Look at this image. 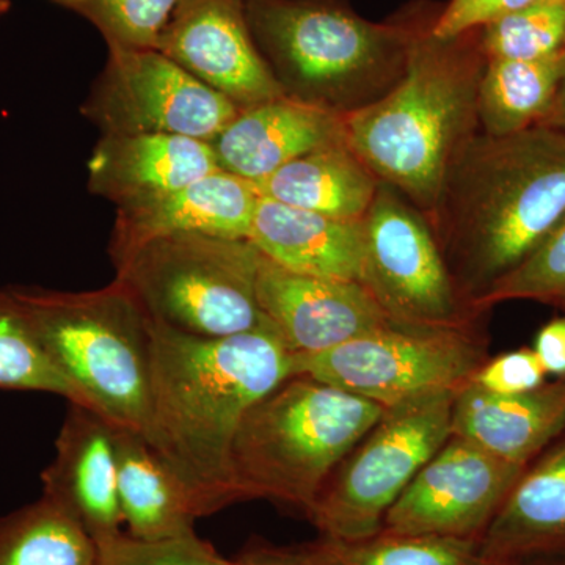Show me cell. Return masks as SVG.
<instances>
[{
    "instance_id": "obj_30",
    "label": "cell",
    "mask_w": 565,
    "mask_h": 565,
    "mask_svg": "<svg viewBox=\"0 0 565 565\" xmlns=\"http://www.w3.org/2000/svg\"><path fill=\"white\" fill-rule=\"evenodd\" d=\"M180 0H99L82 11L109 46L156 50Z\"/></svg>"
},
{
    "instance_id": "obj_29",
    "label": "cell",
    "mask_w": 565,
    "mask_h": 565,
    "mask_svg": "<svg viewBox=\"0 0 565 565\" xmlns=\"http://www.w3.org/2000/svg\"><path fill=\"white\" fill-rule=\"evenodd\" d=\"M509 300H534L565 310V215L541 247L494 282L476 302L479 313Z\"/></svg>"
},
{
    "instance_id": "obj_11",
    "label": "cell",
    "mask_w": 565,
    "mask_h": 565,
    "mask_svg": "<svg viewBox=\"0 0 565 565\" xmlns=\"http://www.w3.org/2000/svg\"><path fill=\"white\" fill-rule=\"evenodd\" d=\"M82 111L103 136L172 134L211 143L239 107L158 50L109 46Z\"/></svg>"
},
{
    "instance_id": "obj_7",
    "label": "cell",
    "mask_w": 565,
    "mask_h": 565,
    "mask_svg": "<svg viewBox=\"0 0 565 565\" xmlns=\"http://www.w3.org/2000/svg\"><path fill=\"white\" fill-rule=\"evenodd\" d=\"M263 253L250 239L173 234L148 241L115 264L151 321L204 338L266 326L256 299Z\"/></svg>"
},
{
    "instance_id": "obj_15",
    "label": "cell",
    "mask_w": 565,
    "mask_h": 565,
    "mask_svg": "<svg viewBox=\"0 0 565 565\" xmlns=\"http://www.w3.org/2000/svg\"><path fill=\"white\" fill-rule=\"evenodd\" d=\"M118 424L87 405L70 403L55 456L41 473L43 497L61 505L95 544L121 534L117 487Z\"/></svg>"
},
{
    "instance_id": "obj_37",
    "label": "cell",
    "mask_w": 565,
    "mask_h": 565,
    "mask_svg": "<svg viewBox=\"0 0 565 565\" xmlns=\"http://www.w3.org/2000/svg\"><path fill=\"white\" fill-rule=\"evenodd\" d=\"M515 565H565V553L531 557V559L519 561Z\"/></svg>"
},
{
    "instance_id": "obj_39",
    "label": "cell",
    "mask_w": 565,
    "mask_h": 565,
    "mask_svg": "<svg viewBox=\"0 0 565 565\" xmlns=\"http://www.w3.org/2000/svg\"><path fill=\"white\" fill-rule=\"evenodd\" d=\"M10 9V0H0V20H2V18L6 17L7 13H9Z\"/></svg>"
},
{
    "instance_id": "obj_34",
    "label": "cell",
    "mask_w": 565,
    "mask_h": 565,
    "mask_svg": "<svg viewBox=\"0 0 565 565\" xmlns=\"http://www.w3.org/2000/svg\"><path fill=\"white\" fill-rule=\"evenodd\" d=\"M533 351L546 375L565 379V316L546 322L535 334Z\"/></svg>"
},
{
    "instance_id": "obj_28",
    "label": "cell",
    "mask_w": 565,
    "mask_h": 565,
    "mask_svg": "<svg viewBox=\"0 0 565 565\" xmlns=\"http://www.w3.org/2000/svg\"><path fill=\"white\" fill-rule=\"evenodd\" d=\"M487 61H541L565 50V0L535 3L479 28Z\"/></svg>"
},
{
    "instance_id": "obj_21",
    "label": "cell",
    "mask_w": 565,
    "mask_h": 565,
    "mask_svg": "<svg viewBox=\"0 0 565 565\" xmlns=\"http://www.w3.org/2000/svg\"><path fill=\"white\" fill-rule=\"evenodd\" d=\"M479 541L503 564L565 553V434L527 465Z\"/></svg>"
},
{
    "instance_id": "obj_17",
    "label": "cell",
    "mask_w": 565,
    "mask_h": 565,
    "mask_svg": "<svg viewBox=\"0 0 565 565\" xmlns=\"http://www.w3.org/2000/svg\"><path fill=\"white\" fill-rule=\"evenodd\" d=\"M344 141V115L285 95L239 110L211 145L223 172L256 184L294 159Z\"/></svg>"
},
{
    "instance_id": "obj_32",
    "label": "cell",
    "mask_w": 565,
    "mask_h": 565,
    "mask_svg": "<svg viewBox=\"0 0 565 565\" xmlns=\"http://www.w3.org/2000/svg\"><path fill=\"white\" fill-rule=\"evenodd\" d=\"M544 366L533 349H516L487 360L471 384L494 394H522L546 384Z\"/></svg>"
},
{
    "instance_id": "obj_6",
    "label": "cell",
    "mask_w": 565,
    "mask_h": 565,
    "mask_svg": "<svg viewBox=\"0 0 565 565\" xmlns=\"http://www.w3.org/2000/svg\"><path fill=\"white\" fill-rule=\"evenodd\" d=\"M356 394L292 375L244 415L232 449L241 500L291 505L305 515L327 481L384 415Z\"/></svg>"
},
{
    "instance_id": "obj_36",
    "label": "cell",
    "mask_w": 565,
    "mask_h": 565,
    "mask_svg": "<svg viewBox=\"0 0 565 565\" xmlns=\"http://www.w3.org/2000/svg\"><path fill=\"white\" fill-rule=\"evenodd\" d=\"M541 126H546V128L553 129V131L565 137V76L561 82L559 90L556 93L555 102L550 107L544 120L541 121Z\"/></svg>"
},
{
    "instance_id": "obj_20",
    "label": "cell",
    "mask_w": 565,
    "mask_h": 565,
    "mask_svg": "<svg viewBox=\"0 0 565 565\" xmlns=\"http://www.w3.org/2000/svg\"><path fill=\"white\" fill-rule=\"evenodd\" d=\"M248 239L291 273L362 282L363 221H341L259 195Z\"/></svg>"
},
{
    "instance_id": "obj_25",
    "label": "cell",
    "mask_w": 565,
    "mask_h": 565,
    "mask_svg": "<svg viewBox=\"0 0 565 565\" xmlns=\"http://www.w3.org/2000/svg\"><path fill=\"white\" fill-rule=\"evenodd\" d=\"M0 565H98V559L84 527L41 494L0 516Z\"/></svg>"
},
{
    "instance_id": "obj_26",
    "label": "cell",
    "mask_w": 565,
    "mask_h": 565,
    "mask_svg": "<svg viewBox=\"0 0 565 565\" xmlns=\"http://www.w3.org/2000/svg\"><path fill=\"white\" fill-rule=\"evenodd\" d=\"M318 565H512L487 557L479 539L394 534L360 541L327 537L302 544Z\"/></svg>"
},
{
    "instance_id": "obj_5",
    "label": "cell",
    "mask_w": 565,
    "mask_h": 565,
    "mask_svg": "<svg viewBox=\"0 0 565 565\" xmlns=\"http://www.w3.org/2000/svg\"><path fill=\"white\" fill-rule=\"evenodd\" d=\"M52 366L76 393L74 404L143 434L150 412L151 319L125 282L54 291L10 286Z\"/></svg>"
},
{
    "instance_id": "obj_24",
    "label": "cell",
    "mask_w": 565,
    "mask_h": 565,
    "mask_svg": "<svg viewBox=\"0 0 565 565\" xmlns=\"http://www.w3.org/2000/svg\"><path fill=\"white\" fill-rule=\"evenodd\" d=\"M565 76V50L541 61H487L479 82V131L503 137L541 125Z\"/></svg>"
},
{
    "instance_id": "obj_13",
    "label": "cell",
    "mask_w": 565,
    "mask_h": 565,
    "mask_svg": "<svg viewBox=\"0 0 565 565\" xmlns=\"http://www.w3.org/2000/svg\"><path fill=\"white\" fill-rule=\"evenodd\" d=\"M156 50L239 110L286 95L253 40L245 0H180Z\"/></svg>"
},
{
    "instance_id": "obj_22",
    "label": "cell",
    "mask_w": 565,
    "mask_h": 565,
    "mask_svg": "<svg viewBox=\"0 0 565 565\" xmlns=\"http://www.w3.org/2000/svg\"><path fill=\"white\" fill-rule=\"evenodd\" d=\"M117 487L122 525L141 541L195 533L199 511L180 479L140 433L118 426Z\"/></svg>"
},
{
    "instance_id": "obj_3",
    "label": "cell",
    "mask_w": 565,
    "mask_h": 565,
    "mask_svg": "<svg viewBox=\"0 0 565 565\" xmlns=\"http://www.w3.org/2000/svg\"><path fill=\"white\" fill-rule=\"evenodd\" d=\"M441 7L430 3L401 81L371 106L345 115L352 150L427 218L449 167L479 132L478 90L487 57L479 29L438 39Z\"/></svg>"
},
{
    "instance_id": "obj_8",
    "label": "cell",
    "mask_w": 565,
    "mask_h": 565,
    "mask_svg": "<svg viewBox=\"0 0 565 565\" xmlns=\"http://www.w3.org/2000/svg\"><path fill=\"white\" fill-rule=\"evenodd\" d=\"M456 393L429 394L385 408L308 512L321 535L360 541L384 530L386 512L451 437Z\"/></svg>"
},
{
    "instance_id": "obj_14",
    "label": "cell",
    "mask_w": 565,
    "mask_h": 565,
    "mask_svg": "<svg viewBox=\"0 0 565 565\" xmlns=\"http://www.w3.org/2000/svg\"><path fill=\"white\" fill-rule=\"evenodd\" d=\"M256 299L291 353L329 351L392 323L362 282L291 273L266 256Z\"/></svg>"
},
{
    "instance_id": "obj_40",
    "label": "cell",
    "mask_w": 565,
    "mask_h": 565,
    "mask_svg": "<svg viewBox=\"0 0 565 565\" xmlns=\"http://www.w3.org/2000/svg\"><path fill=\"white\" fill-rule=\"evenodd\" d=\"M512 565H515V563H514V564H512Z\"/></svg>"
},
{
    "instance_id": "obj_1",
    "label": "cell",
    "mask_w": 565,
    "mask_h": 565,
    "mask_svg": "<svg viewBox=\"0 0 565 565\" xmlns=\"http://www.w3.org/2000/svg\"><path fill=\"white\" fill-rule=\"evenodd\" d=\"M291 355L269 321L223 338L151 321L150 412L141 435L191 494L200 519L243 501L234 437L252 405L291 377Z\"/></svg>"
},
{
    "instance_id": "obj_10",
    "label": "cell",
    "mask_w": 565,
    "mask_h": 565,
    "mask_svg": "<svg viewBox=\"0 0 565 565\" xmlns=\"http://www.w3.org/2000/svg\"><path fill=\"white\" fill-rule=\"evenodd\" d=\"M362 285L390 321L412 329H478V311L460 296L433 226L381 181L363 218Z\"/></svg>"
},
{
    "instance_id": "obj_35",
    "label": "cell",
    "mask_w": 565,
    "mask_h": 565,
    "mask_svg": "<svg viewBox=\"0 0 565 565\" xmlns=\"http://www.w3.org/2000/svg\"><path fill=\"white\" fill-rule=\"evenodd\" d=\"M236 565H318L303 545L277 546L252 542L234 559Z\"/></svg>"
},
{
    "instance_id": "obj_23",
    "label": "cell",
    "mask_w": 565,
    "mask_h": 565,
    "mask_svg": "<svg viewBox=\"0 0 565 565\" xmlns=\"http://www.w3.org/2000/svg\"><path fill=\"white\" fill-rule=\"evenodd\" d=\"M381 180L349 141L294 159L255 188L264 199L341 221H363Z\"/></svg>"
},
{
    "instance_id": "obj_16",
    "label": "cell",
    "mask_w": 565,
    "mask_h": 565,
    "mask_svg": "<svg viewBox=\"0 0 565 565\" xmlns=\"http://www.w3.org/2000/svg\"><path fill=\"white\" fill-rule=\"evenodd\" d=\"M259 193L255 184L223 170L180 191L118 206L110 241L114 263L148 241L173 234L248 239Z\"/></svg>"
},
{
    "instance_id": "obj_18",
    "label": "cell",
    "mask_w": 565,
    "mask_h": 565,
    "mask_svg": "<svg viewBox=\"0 0 565 565\" xmlns=\"http://www.w3.org/2000/svg\"><path fill=\"white\" fill-rule=\"evenodd\" d=\"M217 170L210 141L172 134L103 136L88 161V189L122 206L180 191Z\"/></svg>"
},
{
    "instance_id": "obj_9",
    "label": "cell",
    "mask_w": 565,
    "mask_h": 565,
    "mask_svg": "<svg viewBox=\"0 0 565 565\" xmlns=\"http://www.w3.org/2000/svg\"><path fill=\"white\" fill-rule=\"evenodd\" d=\"M487 362L473 330H424L386 323L319 353H292V375L356 394L390 408L441 392H459Z\"/></svg>"
},
{
    "instance_id": "obj_27",
    "label": "cell",
    "mask_w": 565,
    "mask_h": 565,
    "mask_svg": "<svg viewBox=\"0 0 565 565\" xmlns=\"http://www.w3.org/2000/svg\"><path fill=\"white\" fill-rule=\"evenodd\" d=\"M0 390L52 393L68 403L77 401L41 349L9 288L0 289Z\"/></svg>"
},
{
    "instance_id": "obj_31",
    "label": "cell",
    "mask_w": 565,
    "mask_h": 565,
    "mask_svg": "<svg viewBox=\"0 0 565 565\" xmlns=\"http://www.w3.org/2000/svg\"><path fill=\"white\" fill-rule=\"evenodd\" d=\"M98 565H236L195 533L141 541L128 533L96 544Z\"/></svg>"
},
{
    "instance_id": "obj_4",
    "label": "cell",
    "mask_w": 565,
    "mask_h": 565,
    "mask_svg": "<svg viewBox=\"0 0 565 565\" xmlns=\"http://www.w3.org/2000/svg\"><path fill=\"white\" fill-rule=\"evenodd\" d=\"M430 3L373 22L343 0H245L253 40L292 98L349 115L384 98L403 77Z\"/></svg>"
},
{
    "instance_id": "obj_12",
    "label": "cell",
    "mask_w": 565,
    "mask_h": 565,
    "mask_svg": "<svg viewBox=\"0 0 565 565\" xmlns=\"http://www.w3.org/2000/svg\"><path fill=\"white\" fill-rule=\"evenodd\" d=\"M525 468L451 435L386 512L382 531L481 539Z\"/></svg>"
},
{
    "instance_id": "obj_19",
    "label": "cell",
    "mask_w": 565,
    "mask_h": 565,
    "mask_svg": "<svg viewBox=\"0 0 565 565\" xmlns=\"http://www.w3.org/2000/svg\"><path fill=\"white\" fill-rule=\"evenodd\" d=\"M565 434V379L522 394H494L471 382L456 393L451 435L505 462L527 467Z\"/></svg>"
},
{
    "instance_id": "obj_38",
    "label": "cell",
    "mask_w": 565,
    "mask_h": 565,
    "mask_svg": "<svg viewBox=\"0 0 565 565\" xmlns=\"http://www.w3.org/2000/svg\"><path fill=\"white\" fill-rule=\"evenodd\" d=\"M54 2L61 3V6L68 7V9H73L76 11H85L90 9L92 6H95L99 0H54Z\"/></svg>"
},
{
    "instance_id": "obj_33",
    "label": "cell",
    "mask_w": 565,
    "mask_h": 565,
    "mask_svg": "<svg viewBox=\"0 0 565 565\" xmlns=\"http://www.w3.org/2000/svg\"><path fill=\"white\" fill-rule=\"evenodd\" d=\"M542 2L552 0H449L441 7L433 32L438 39H452Z\"/></svg>"
},
{
    "instance_id": "obj_2",
    "label": "cell",
    "mask_w": 565,
    "mask_h": 565,
    "mask_svg": "<svg viewBox=\"0 0 565 565\" xmlns=\"http://www.w3.org/2000/svg\"><path fill=\"white\" fill-rule=\"evenodd\" d=\"M564 215L565 137L537 125L468 140L427 221L460 296L478 311L476 302L526 262Z\"/></svg>"
}]
</instances>
